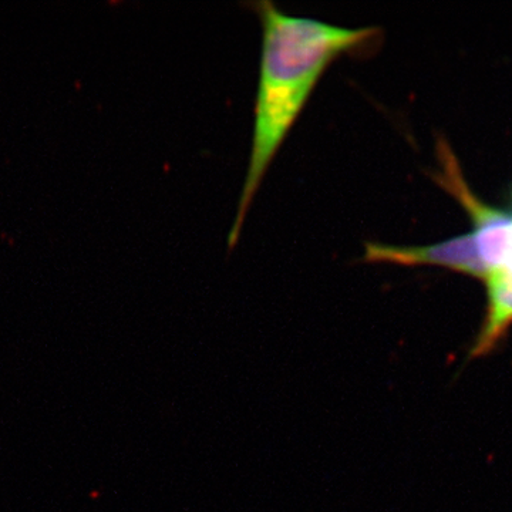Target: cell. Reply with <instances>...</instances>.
<instances>
[{
    "mask_svg": "<svg viewBox=\"0 0 512 512\" xmlns=\"http://www.w3.org/2000/svg\"><path fill=\"white\" fill-rule=\"evenodd\" d=\"M484 282L488 289V315L483 336L497 342L512 325V215L503 214L497 262Z\"/></svg>",
    "mask_w": 512,
    "mask_h": 512,
    "instance_id": "7a4b0ae2",
    "label": "cell"
},
{
    "mask_svg": "<svg viewBox=\"0 0 512 512\" xmlns=\"http://www.w3.org/2000/svg\"><path fill=\"white\" fill-rule=\"evenodd\" d=\"M262 26V52L255 100L251 156L238 212L228 237L232 249L269 165L295 126L326 70L342 56L376 52L377 28H343L282 12L268 0L251 3Z\"/></svg>",
    "mask_w": 512,
    "mask_h": 512,
    "instance_id": "6da1fadb",
    "label": "cell"
}]
</instances>
